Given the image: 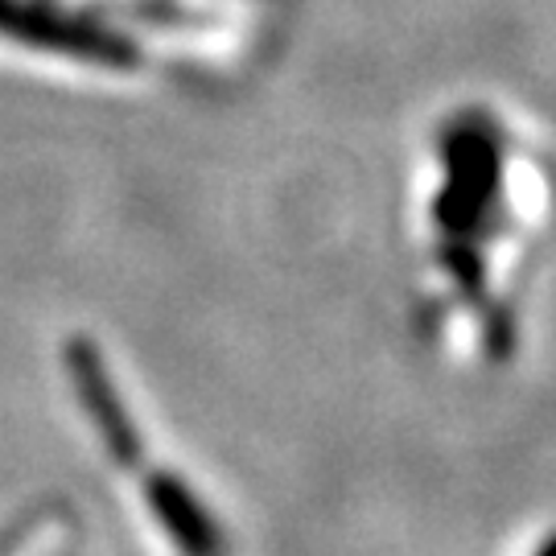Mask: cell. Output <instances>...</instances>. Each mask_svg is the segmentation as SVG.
Here are the masks:
<instances>
[{
	"label": "cell",
	"mask_w": 556,
	"mask_h": 556,
	"mask_svg": "<svg viewBox=\"0 0 556 556\" xmlns=\"http://www.w3.org/2000/svg\"><path fill=\"white\" fill-rule=\"evenodd\" d=\"M66 367H71V379H75L83 413L96 425V433H100L108 457H112L116 466H137L140 462L137 425L128 417V408L119 404L116 383L108 376V363H103L100 346L87 342V338H71V342H66Z\"/></svg>",
	"instance_id": "1"
},
{
	"label": "cell",
	"mask_w": 556,
	"mask_h": 556,
	"mask_svg": "<svg viewBox=\"0 0 556 556\" xmlns=\"http://www.w3.org/2000/svg\"><path fill=\"white\" fill-rule=\"evenodd\" d=\"M445 161H450V186L438 199V219L450 231H466L482 219V206L495 194L498 153L478 132H454L445 140Z\"/></svg>",
	"instance_id": "2"
},
{
	"label": "cell",
	"mask_w": 556,
	"mask_h": 556,
	"mask_svg": "<svg viewBox=\"0 0 556 556\" xmlns=\"http://www.w3.org/2000/svg\"><path fill=\"white\" fill-rule=\"evenodd\" d=\"M149 503H153V516L165 523L169 540L181 548V556H223V536L219 528H215V519L206 516L199 495L186 491L181 478H149Z\"/></svg>",
	"instance_id": "3"
}]
</instances>
